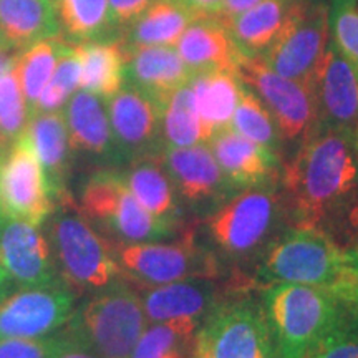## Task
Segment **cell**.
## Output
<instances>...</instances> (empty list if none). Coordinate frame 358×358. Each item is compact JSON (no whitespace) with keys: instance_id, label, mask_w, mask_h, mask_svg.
Returning <instances> with one entry per match:
<instances>
[{"instance_id":"20","label":"cell","mask_w":358,"mask_h":358,"mask_svg":"<svg viewBox=\"0 0 358 358\" xmlns=\"http://www.w3.org/2000/svg\"><path fill=\"white\" fill-rule=\"evenodd\" d=\"M208 146L222 173L236 187L271 182L279 168V156L248 140L231 127L214 131Z\"/></svg>"},{"instance_id":"33","label":"cell","mask_w":358,"mask_h":358,"mask_svg":"<svg viewBox=\"0 0 358 358\" xmlns=\"http://www.w3.org/2000/svg\"><path fill=\"white\" fill-rule=\"evenodd\" d=\"M229 127L271 153H279L282 140L274 118L261 98L244 83Z\"/></svg>"},{"instance_id":"2","label":"cell","mask_w":358,"mask_h":358,"mask_svg":"<svg viewBox=\"0 0 358 358\" xmlns=\"http://www.w3.org/2000/svg\"><path fill=\"white\" fill-rule=\"evenodd\" d=\"M256 280L264 285L302 284L340 297L358 282L347 250L313 226H294L272 241L259 261Z\"/></svg>"},{"instance_id":"19","label":"cell","mask_w":358,"mask_h":358,"mask_svg":"<svg viewBox=\"0 0 358 358\" xmlns=\"http://www.w3.org/2000/svg\"><path fill=\"white\" fill-rule=\"evenodd\" d=\"M124 83L138 88L163 108L169 96L194 77L176 47L124 48Z\"/></svg>"},{"instance_id":"47","label":"cell","mask_w":358,"mask_h":358,"mask_svg":"<svg viewBox=\"0 0 358 358\" xmlns=\"http://www.w3.org/2000/svg\"><path fill=\"white\" fill-rule=\"evenodd\" d=\"M10 289H12V282L7 277L6 272L2 271V267H0V302L7 297L8 292H10Z\"/></svg>"},{"instance_id":"34","label":"cell","mask_w":358,"mask_h":358,"mask_svg":"<svg viewBox=\"0 0 358 358\" xmlns=\"http://www.w3.org/2000/svg\"><path fill=\"white\" fill-rule=\"evenodd\" d=\"M199 322L173 320L158 322L145 329L129 358H164L169 352L181 350L194 337Z\"/></svg>"},{"instance_id":"24","label":"cell","mask_w":358,"mask_h":358,"mask_svg":"<svg viewBox=\"0 0 358 358\" xmlns=\"http://www.w3.org/2000/svg\"><path fill=\"white\" fill-rule=\"evenodd\" d=\"M62 34L53 0H0V45L22 52Z\"/></svg>"},{"instance_id":"28","label":"cell","mask_w":358,"mask_h":358,"mask_svg":"<svg viewBox=\"0 0 358 358\" xmlns=\"http://www.w3.org/2000/svg\"><path fill=\"white\" fill-rule=\"evenodd\" d=\"M198 19L176 0H156L124 29V48L174 47L192 20Z\"/></svg>"},{"instance_id":"26","label":"cell","mask_w":358,"mask_h":358,"mask_svg":"<svg viewBox=\"0 0 358 358\" xmlns=\"http://www.w3.org/2000/svg\"><path fill=\"white\" fill-rule=\"evenodd\" d=\"M191 88L208 143L214 131L231 124L232 115L239 101L243 80L239 78L237 71H203L191 78Z\"/></svg>"},{"instance_id":"11","label":"cell","mask_w":358,"mask_h":358,"mask_svg":"<svg viewBox=\"0 0 358 358\" xmlns=\"http://www.w3.org/2000/svg\"><path fill=\"white\" fill-rule=\"evenodd\" d=\"M237 75L267 106L282 141L302 143L306 140L317 120L315 100L308 85L275 73L259 57H241Z\"/></svg>"},{"instance_id":"4","label":"cell","mask_w":358,"mask_h":358,"mask_svg":"<svg viewBox=\"0 0 358 358\" xmlns=\"http://www.w3.org/2000/svg\"><path fill=\"white\" fill-rule=\"evenodd\" d=\"M48 234L58 274L73 292L101 290L118 279L113 244L95 231L70 196L58 201Z\"/></svg>"},{"instance_id":"7","label":"cell","mask_w":358,"mask_h":358,"mask_svg":"<svg viewBox=\"0 0 358 358\" xmlns=\"http://www.w3.org/2000/svg\"><path fill=\"white\" fill-rule=\"evenodd\" d=\"M80 211L95 222L115 244L151 243L173 236L179 224L163 221L148 213L128 189L122 171L95 173L85 182Z\"/></svg>"},{"instance_id":"46","label":"cell","mask_w":358,"mask_h":358,"mask_svg":"<svg viewBox=\"0 0 358 358\" xmlns=\"http://www.w3.org/2000/svg\"><path fill=\"white\" fill-rule=\"evenodd\" d=\"M338 301L358 315V282L353 285V287L348 289L347 292H343L342 295H340Z\"/></svg>"},{"instance_id":"37","label":"cell","mask_w":358,"mask_h":358,"mask_svg":"<svg viewBox=\"0 0 358 358\" xmlns=\"http://www.w3.org/2000/svg\"><path fill=\"white\" fill-rule=\"evenodd\" d=\"M307 358H358V315L342 303L334 324L325 330Z\"/></svg>"},{"instance_id":"1","label":"cell","mask_w":358,"mask_h":358,"mask_svg":"<svg viewBox=\"0 0 358 358\" xmlns=\"http://www.w3.org/2000/svg\"><path fill=\"white\" fill-rule=\"evenodd\" d=\"M358 189L355 134L313 128L282 173V199L294 226L320 227Z\"/></svg>"},{"instance_id":"22","label":"cell","mask_w":358,"mask_h":358,"mask_svg":"<svg viewBox=\"0 0 358 358\" xmlns=\"http://www.w3.org/2000/svg\"><path fill=\"white\" fill-rule=\"evenodd\" d=\"M64 115L71 151L118 161L106 101L101 96L80 88L66 101Z\"/></svg>"},{"instance_id":"23","label":"cell","mask_w":358,"mask_h":358,"mask_svg":"<svg viewBox=\"0 0 358 358\" xmlns=\"http://www.w3.org/2000/svg\"><path fill=\"white\" fill-rule=\"evenodd\" d=\"M32 143L35 155L42 164L48 192L53 203L69 196L65 182L70 168V138L64 111L37 113L30 118L24 131Z\"/></svg>"},{"instance_id":"17","label":"cell","mask_w":358,"mask_h":358,"mask_svg":"<svg viewBox=\"0 0 358 358\" xmlns=\"http://www.w3.org/2000/svg\"><path fill=\"white\" fill-rule=\"evenodd\" d=\"M174 189L194 208L222 203L237 187L227 179L206 143L161 150Z\"/></svg>"},{"instance_id":"15","label":"cell","mask_w":358,"mask_h":358,"mask_svg":"<svg viewBox=\"0 0 358 358\" xmlns=\"http://www.w3.org/2000/svg\"><path fill=\"white\" fill-rule=\"evenodd\" d=\"M310 88L317 120L313 128L355 134L358 127V71L329 38Z\"/></svg>"},{"instance_id":"40","label":"cell","mask_w":358,"mask_h":358,"mask_svg":"<svg viewBox=\"0 0 358 358\" xmlns=\"http://www.w3.org/2000/svg\"><path fill=\"white\" fill-rule=\"evenodd\" d=\"M65 334L42 338H0V358H55Z\"/></svg>"},{"instance_id":"51","label":"cell","mask_w":358,"mask_h":358,"mask_svg":"<svg viewBox=\"0 0 358 358\" xmlns=\"http://www.w3.org/2000/svg\"><path fill=\"white\" fill-rule=\"evenodd\" d=\"M355 146H357V153H358V127H357V131H355Z\"/></svg>"},{"instance_id":"52","label":"cell","mask_w":358,"mask_h":358,"mask_svg":"<svg viewBox=\"0 0 358 358\" xmlns=\"http://www.w3.org/2000/svg\"><path fill=\"white\" fill-rule=\"evenodd\" d=\"M196 358H203V357H198V355H196Z\"/></svg>"},{"instance_id":"36","label":"cell","mask_w":358,"mask_h":358,"mask_svg":"<svg viewBox=\"0 0 358 358\" xmlns=\"http://www.w3.org/2000/svg\"><path fill=\"white\" fill-rule=\"evenodd\" d=\"M30 111L22 93L15 65L0 77V134L7 145L20 138L30 122Z\"/></svg>"},{"instance_id":"14","label":"cell","mask_w":358,"mask_h":358,"mask_svg":"<svg viewBox=\"0 0 358 358\" xmlns=\"http://www.w3.org/2000/svg\"><path fill=\"white\" fill-rule=\"evenodd\" d=\"M0 267L17 287H45L64 282L48 239L38 226L0 211ZM66 284V282H65Z\"/></svg>"},{"instance_id":"21","label":"cell","mask_w":358,"mask_h":358,"mask_svg":"<svg viewBox=\"0 0 358 358\" xmlns=\"http://www.w3.org/2000/svg\"><path fill=\"white\" fill-rule=\"evenodd\" d=\"M192 75L213 70L237 71L241 55L221 15L198 17L174 45Z\"/></svg>"},{"instance_id":"31","label":"cell","mask_w":358,"mask_h":358,"mask_svg":"<svg viewBox=\"0 0 358 358\" xmlns=\"http://www.w3.org/2000/svg\"><path fill=\"white\" fill-rule=\"evenodd\" d=\"M60 30L75 45L108 40V0H53Z\"/></svg>"},{"instance_id":"30","label":"cell","mask_w":358,"mask_h":358,"mask_svg":"<svg viewBox=\"0 0 358 358\" xmlns=\"http://www.w3.org/2000/svg\"><path fill=\"white\" fill-rule=\"evenodd\" d=\"M70 43L58 38H45L24 48L15 60V73L22 93L29 106L30 116L35 115V106L42 92L50 82L58 60L69 50Z\"/></svg>"},{"instance_id":"13","label":"cell","mask_w":358,"mask_h":358,"mask_svg":"<svg viewBox=\"0 0 358 358\" xmlns=\"http://www.w3.org/2000/svg\"><path fill=\"white\" fill-rule=\"evenodd\" d=\"M69 284L25 287L0 302V338H42L69 324L75 312Z\"/></svg>"},{"instance_id":"48","label":"cell","mask_w":358,"mask_h":358,"mask_svg":"<svg viewBox=\"0 0 358 358\" xmlns=\"http://www.w3.org/2000/svg\"><path fill=\"white\" fill-rule=\"evenodd\" d=\"M347 254H348V261H350L352 268L358 275V250H347Z\"/></svg>"},{"instance_id":"29","label":"cell","mask_w":358,"mask_h":358,"mask_svg":"<svg viewBox=\"0 0 358 358\" xmlns=\"http://www.w3.org/2000/svg\"><path fill=\"white\" fill-rule=\"evenodd\" d=\"M77 47L82 60L80 88L106 100L124 87L127 52L122 40H98Z\"/></svg>"},{"instance_id":"50","label":"cell","mask_w":358,"mask_h":358,"mask_svg":"<svg viewBox=\"0 0 358 358\" xmlns=\"http://www.w3.org/2000/svg\"><path fill=\"white\" fill-rule=\"evenodd\" d=\"M164 358H182V353H181V350H173V352H169Z\"/></svg>"},{"instance_id":"32","label":"cell","mask_w":358,"mask_h":358,"mask_svg":"<svg viewBox=\"0 0 358 358\" xmlns=\"http://www.w3.org/2000/svg\"><path fill=\"white\" fill-rule=\"evenodd\" d=\"M161 140L163 148H182L206 143L191 82L178 88L161 108Z\"/></svg>"},{"instance_id":"43","label":"cell","mask_w":358,"mask_h":358,"mask_svg":"<svg viewBox=\"0 0 358 358\" xmlns=\"http://www.w3.org/2000/svg\"><path fill=\"white\" fill-rule=\"evenodd\" d=\"M64 334H65V343L55 358H101L100 355H96L92 348L85 345V343L78 342L77 338H73L66 332Z\"/></svg>"},{"instance_id":"5","label":"cell","mask_w":358,"mask_h":358,"mask_svg":"<svg viewBox=\"0 0 358 358\" xmlns=\"http://www.w3.org/2000/svg\"><path fill=\"white\" fill-rule=\"evenodd\" d=\"M146 329L140 294L113 280L73 312L66 334L101 358H129Z\"/></svg>"},{"instance_id":"49","label":"cell","mask_w":358,"mask_h":358,"mask_svg":"<svg viewBox=\"0 0 358 358\" xmlns=\"http://www.w3.org/2000/svg\"><path fill=\"white\" fill-rule=\"evenodd\" d=\"M8 146H10V145H7L6 140H3V136H2V134H0V156L6 153V150H7Z\"/></svg>"},{"instance_id":"8","label":"cell","mask_w":358,"mask_h":358,"mask_svg":"<svg viewBox=\"0 0 358 358\" xmlns=\"http://www.w3.org/2000/svg\"><path fill=\"white\" fill-rule=\"evenodd\" d=\"M327 43L329 2L290 0L289 12L279 35L261 58L275 73L310 87Z\"/></svg>"},{"instance_id":"42","label":"cell","mask_w":358,"mask_h":358,"mask_svg":"<svg viewBox=\"0 0 358 358\" xmlns=\"http://www.w3.org/2000/svg\"><path fill=\"white\" fill-rule=\"evenodd\" d=\"M176 2L185 6L196 17L221 15L224 10V0H176Z\"/></svg>"},{"instance_id":"16","label":"cell","mask_w":358,"mask_h":358,"mask_svg":"<svg viewBox=\"0 0 358 358\" xmlns=\"http://www.w3.org/2000/svg\"><path fill=\"white\" fill-rule=\"evenodd\" d=\"M118 161L161 153V106L131 85L106 98Z\"/></svg>"},{"instance_id":"3","label":"cell","mask_w":358,"mask_h":358,"mask_svg":"<svg viewBox=\"0 0 358 358\" xmlns=\"http://www.w3.org/2000/svg\"><path fill=\"white\" fill-rule=\"evenodd\" d=\"M262 308L275 348V358H307L334 324L342 302L329 290L302 284L267 285Z\"/></svg>"},{"instance_id":"41","label":"cell","mask_w":358,"mask_h":358,"mask_svg":"<svg viewBox=\"0 0 358 358\" xmlns=\"http://www.w3.org/2000/svg\"><path fill=\"white\" fill-rule=\"evenodd\" d=\"M156 0H108V20L111 30H124Z\"/></svg>"},{"instance_id":"35","label":"cell","mask_w":358,"mask_h":358,"mask_svg":"<svg viewBox=\"0 0 358 358\" xmlns=\"http://www.w3.org/2000/svg\"><path fill=\"white\" fill-rule=\"evenodd\" d=\"M80 75H82V60L77 45H70L69 50L58 60L50 82L40 95L35 115L58 111L66 105L70 96L80 88Z\"/></svg>"},{"instance_id":"45","label":"cell","mask_w":358,"mask_h":358,"mask_svg":"<svg viewBox=\"0 0 358 358\" xmlns=\"http://www.w3.org/2000/svg\"><path fill=\"white\" fill-rule=\"evenodd\" d=\"M17 57H19V52L0 45V77H2L6 71H8L13 65H15Z\"/></svg>"},{"instance_id":"44","label":"cell","mask_w":358,"mask_h":358,"mask_svg":"<svg viewBox=\"0 0 358 358\" xmlns=\"http://www.w3.org/2000/svg\"><path fill=\"white\" fill-rule=\"evenodd\" d=\"M261 2H264V0H224V10L221 17L231 19V17L239 15V13L249 10V8H252Z\"/></svg>"},{"instance_id":"25","label":"cell","mask_w":358,"mask_h":358,"mask_svg":"<svg viewBox=\"0 0 358 358\" xmlns=\"http://www.w3.org/2000/svg\"><path fill=\"white\" fill-rule=\"evenodd\" d=\"M128 189L148 213L163 221L179 224V208L171 178L164 168L161 153L129 161L122 171Z\"/></svg>"},{"instance_id":"18","label":"cell","mask_w":358,"mask_h":358,"mask_svg":"<svg viewBox=\"0 0 358 358\" xmlns=\"http://www.w3.org/2000/svg\"><path fill=\"white\" fill-rule=\"evenodd\" d=\"M146 320L199 322L217 307V289L213 277H189L153 287L140 294Z\"/></svg>"},{"instance_id":"6","label":"cell","mask_w":358,"mask_h":358,"mask_svg":"<svg viewBox=\"0 0 358 358\" xmlns=\"http://www.w3.org/2000/svg\"><path fill=\"white\" fill-rule=\"evenodd\" d=\"M287 216L282 194L271 182L245 187L206 219V234L224 256L244 259L266 250Z\"/></svg>"},{"instance_id":"9","label":"cell","mask_w":358,"mask_h":358,"mask_svg":"<svg viewBox=\"0 0 358 358\" xmlns=\"http://www.w3.org/2000/svg\"><path fill=\"white\" fill-rule=\"evenodd\" d=\"M120 274L141 287H153L189 277H213L217 274V261L186 236L179 243H129L113 244Z\"/></svg>"},{"instance_id":"12","label":"cell","mask_w":358,"mask_h":358,"mask_svg":"<svg viewBox=\"0 0 358 358\" xmlns=\"http://www.w3.org/2000/svg\"><path fill=\"white\" fill-rule=\"evenodd\" d=\"M53 208L42 164L24 133L0 156V211L42 226Z\"/></svg>"},{"instance_id":"10","label":"cell","mask_w":358,"mask_h":358,"mask_svg":"<svg viewBox=\"0 0 358 358\" xmlns=\"http://www.w3.org/2000/svg\"><path fill=\"white\" fill-rule=\"evenodd\" d=\"M196 355L203 358H275L262 306L252 301L222 303L206 317Z\"/></svg>"},{"instance_id":"27","label":"cell","mask_w":358,"mask_h":358,"mask_svg":"<svg viewBox=\"0 0 358 358\" xmlns=\"http://www.w3.org/2000/svg\"><path fill=\"white\" fill-rule=\"evenodd\" d=\"M290 0H264L226 20L237 52L244 58H261L279 35Z\"/></svg>"},{"instance_id":"39","label":"cell","mask_w":358,"mask_h":358,"mask_svg":"<svg viewBox=\"0 0 358 358\" xmlns=\"http://www.w3.org/2000/svg\"><path fill=\"white\" fill-rule=\"evenodd\" d=\"M343 250H358V189L320 226Z\"/></svg>"},{"instance_id":"38","label":"cell","mask_w":358,"mask_h":358,"mask_svg":"<svg viewBox=\"0 0 358 358\" xmlns=\"http://www.w3.org/2000/svg\"><path fill=\"white\" fill-rule=\"evenodd\" d=\"M329 38L358 71V0H330Z\"/></svg>"}]
</instances>
